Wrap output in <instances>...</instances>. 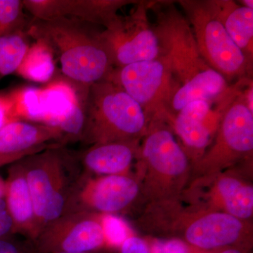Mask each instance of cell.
Wrapping results in <instances>:
<instances>
[{"instance_id":"obj_27","label":"cell","mask_w":253,"mask_h":253,"mask_svg":"<svg viewBox=\"0 0 253 253\" xmlns=\"http://www.w3.org/2000/svg\"><path fill=\"white\" fill-rule=\"evenodd\" d=\"M121 253H150V251L144 240L131 236L121 246Z\"/></svg>"},{"instance_id":"obj_10","label":"cell","mask_w":253,"mask_h":253,"mask_svg":"<svg viewBox=\"0 0 253 253\" xmlns=\"http://www.w3.org/2000/svg\"><path fill=\"white\" fill-rule=\"evenodd\" d=\"M36 241L39 253H89L106 244L101 221L81 212L46 226Z\"/></svg>"},{"instance_id":"obj_11","label":"cell","mask_w":253,"mask_h":253,"mask_svg":"<svg viewBox=\"0 0 253 253\" xmlns=\"http://www.w3.org/2000/svg\"><path fill=\"white\" fill-rule=\"evenodd\" d=\"M131 0H24L23 6L36 19L48 21L71 18L90 25L109 26L118 16V11Z\"/></svg>"},{"instance_id":"obj_2","label":"cell","mask_w":253,"mask_h":253,"mask_svg":"<svg viewBox=\"0 0 253 253\" xmlns=\"http://www.w3.org/2000/svg\"><path fill=\"white\" fill-rule=\"evenodd\" d=\"M90 24L71 18H33L27 35L41 42L59 58L61 71L86 89L106 79L113 69L112 61Z\"/></svg>"},{"instance_id":"obj_3","label":"cell","mask_w":253,"mask_h":253,"mask_svg":"<svg viewBox=\"0 0 253 253\" xmlns=\"http://www.w3.org/2000/svg\"><path fill=\"white\" fill-rule=\"evenodd\" d=\"M142 108L109 80L89 86L82 138L89 144L139 140L147 130Z\"/></svg>"},{"instance_id":"obj_8","label":"cell","mask_w":253,"mask_h":253,"mask_svg":"<svg viewBox=\"0 0 253 253\" xmlns=\"http://www.w3.org/2000/svg\"><path fill=\"white\" fill-rule=\"evenodd\" d=\"M242 91L221 118L211 144L194 163L199 175L212 177L235 163L252 157L253 113L246 106Z\"/></svg>"},{"instance_id":"obj_7","label":"cell","mask_w":253,"mask_h":253,"mask_svg":"<svg viewBox=\"0 0 253 253\" xmlns=\"http://www.w3.org/2000/svg\"><path fill=\"white\" fill-rule=\"evenodd\" d=\"M24 171L40 229L64 216L69 206L65 156L58 146L23 158Z\"/></svg>"},{"instance_id":"obj_32","label":"cell","mask_w":253,"mask_h":253,"mask_svg":"<svg viewBox=\"0 0 253 253\" xmlns=\"http://www.w3.org/2000/svg\"><path fill=\"white\" fill-rule=\"evenodd\" d=\"M91 253V252H89V253Z\"/></svg>"},{"instance_id":"obj_5","label":"cell","mask_w":253,"mask_h":253,"mask_svg":"<svg viewBox=\"0 0 253 253\" xmlns=\"http://www.w3.org/2000/svg\"><path fill=\"white\" fill-rule=\"evenodd\" d=\"M192 28L202 57L228 83L252 78L253 63L231 39L210 6L208 0L177 1Z\"/></svg>"},{"instance_id":"obj_28","label":"cell","mask_w":253,"mask_h":253,"mask_svg":"<svg viewBox=\"0 0 253 253\" xmlns=\"http://www.w3.org/2000/svg\"><path fill=\"white\" fill-rule=\"evenodd\" d=\"M12 101L7 97L0 96V129L9 121L10 113L12 111Z\"/></svg>"},{"instance_id":"obj_13","label":"cell","mask_w":253,"mask_h":253,"mask_svg":"<svg viewBox=\"0 0 253 253\" xmlns=\"http://www.w3.org/2000/svg\"><path fill=\"white\" fill-rule=\"evenodd\" d=\"M244 221L224 212H211L191 219L184 237L188 244L205 251L235 244L246 232Z\"/></svg>"},{"instance_id":"obj_9","label":"cell","mask_w":253,"mask_h":253,"mask_svg":"<svg viewBox=\"0 0 253 253\" xmlns=\"http://www.w3.org/2000/svg\"><path fill=\"white\" fill-rule=\"evenodd\" d=\"M156 1H138L127 16H120L99 32L114 68L160 57L157 36L149 12Z\"/></svg>"},{"instance_id":"obj_18","label":"cell","mask_w":253,"mask_h":253,"mask_svg":"<svg viewBox=\"0 0 253 253\" xmlns=\"http://www.w3.org/2000/svg\"><path fill=\"white\" fill-rule=\"evenodd\" d=\"M214 14L248 61H253V9L231 0H208Z\"/></svg>"},{"instance_id":"obj_23","label":"cell","mask_w":253,"mask_h":253,"mask_svg":"<svg viewBox=\"0 0 253 253\" xmlns=\"http://www.w3.org/2000/svg\"><path fill=\"white\" fill-rule=\"evenodd\" d=\"M85 124V102L80 104L77 100L71 102L68 109L56 118L51 126H56L61 134L76 136L81 134V137Z\"/></svg>"},{"instance_id":"obj_17","label":"cell","mask_w":253,"mask_h":253,"mask_svg":"<svg viewBox=\"0 0 253 253\" xmlns=\"http://www.w3.org/2000/svg\"><path fill=\"white\" fill-rule=\"evenodd\" d=\"M139 140L94 144L83 156L84 167L106 175L124 174L138 156Z\"/></svg>"},{"instance_id":"obj_31","label":"cell","mask_w":253,"mask_h":253,"mask_svg":"<svg viewBox=\"0 0 253 253\" xmlns=\"http://www.w3.org/2000/svg\"><path fill=\"white\" fill-rule=\"evenodd\" d=\"M221 253H243L241 251H239V249H228L225 250V251H223Z\"/></svg>"},{"instance_id":"obj_19","label":"cell","mask_w":253,"mask_h":253,"mask_svg":"<svg viewBox=\"0 0 253 253\" xmlns=\"http://www.w3.org/2000/svg\"><path fill=\"white\" fill-rule=\"evenodd\" d=\"M211 198L217 206L241 220L250 219L253 214V187L239 178L221 175L213 185Z\"/></svg>"},{"instance_id":"obj_16","label":"cell","mask_w":253,"mask_h":253,"mask_svg":"<svg viewBox=\"0 0 253 253\" xmlns=\"http://www.w3.org/2000/svg\"><path fill=\"white\" fill-rule=\"evenodd\" d=\"M4 199L14 221V231H24L36 239L41 234V229L35 214L27 180L20 163L10 172L6 182Z\"/></svg>"},{"instance_id":"obj_1","label":"cell","mask_w":253,"mask_h":253,"mask_svg":"<svg viewBox=\"0 0 253 253\" xmlns=\"http://www.w3.org/2000/svg\"><path fill=\"white\" fill-rule=\"evenodd\" d=\"M152 25L160 46V58L170 68L180 87L171 101L173 117L184 106L198 100L213 101L229 88V83L202 57L192 28L174 1H156Z\"/></svg>"},{"instance_id":"obj_29","label":"cell","mask_w":253,"mask_h":253,"mask_svg":"<svg viewBox=\"0 0 253 253\" xmlns=\"http://www.w3.org/2000/svg\"><path fill=\"white\" fill-rule=\"evenodd\" d=\"M6 192V183L0 177V199H4Z\"/></svg>"},{"instance_id":"obj_30","label":"cell","mask_w":253,"mask_h":253,"mask_svg":"<svg viewBox=\"0 0 253 253\" xmlns=\"http://www.w3.org/2000/svg\"><path fill=\"white\" fill-rule=\"evenodd\" d=\"M239 4L241 5V6L253 9V0H242V1H239Z\"/></svg>"},{"instance_id":"obj_20","label":"cell","mask_w":253,"mask_h":253,"mask_svg":"<svg viewBox=\"0 0 253 253\" xmlns=\"http://www.w3.org/2000/svg\"><path fill=\"white\" fill-rule=\"evenodd\" d=\"M25 31L0 38V78L16 72L26 57L29 46Z\"/></svg>"},{"instance_id":"obj_4","label":"cell","mask_w":253,"mask_h":253,"mask_svg":"<svg viewBox=\"0 0 253 253\" xmlns=\"http://www.w3.org/2000/svg\"><path fill=\"white\" fill-rule=\"evenodd\" d=\"M143 138L138 157L144 172L145 192L155 201H170L188 180L189 156L166 123H150Z\"/></svg>"},{"instance_id":"obj_26","label":"cell","mask_w":253,"mask_h":253,"mask_svg":"<svg viewBox=\"0 0 253 253\" xmlns=\"http://www.w3.org/2000/svg\"><path fill=\"white\" fill-rule=\"evenodd\" d=\"M36 249L7 237L0 239V253H36Z\"/></svg>"},{"instance_id":"obj_14","label":"cell","mask_w":253,"mask_h":253,"mask_svg":"<svg viewBox=\"0 0 253 253\" xmlns=\"http://www.w3.org/2000/svg\"><path fill=\"white\" fill-rule=\"evenodd\" d=\"M139 190L135 179L125 174H114L88 183L80 196L86 207L112 214L129 206L137 197Z\"/></svg>"},{"instance_id":"obj_12","label":"cell","mask_w":253,"mask_h":253,"mask_svg":"<svg viewBox=\"0 0 253 253\" xmlns=\"http://www.w3.org/2000/svg\"><path fill=\"white\" fill-rule=\"evenodd\" d=\"M62 137L54 126L11 121L0 129V167L55 147L50 141Z\"/></svg>"},{"instance_id":"obj_24","label":"cell","mask_w":253,"mask_h":253,"mask_svg":"<svg viewBox=\"0 0 253 253\" xmlns=\"http://www.w3.org/2000/svg\"><path fill=\"white\" fill-rule=\"evenodd\" d=\"M101 224L106 240V244L114 247H121L126 239L131 237L130 229L126 221L113 215L106 214L101 218Z\"/></svg>"},{"instance_id":"obj_6","label":"cell","mask_w":253,"mask_h":253,"mask_svg":"<svg viewBox=\"0 0 253 253\" xmlns=\"http://www.w3.org/2000/svg\"><path fill=\"white\" fill-rule=\"evenodd\" d=\"M106 79L126 91L142 108L148 123L170 125L171 101L180 87L167 63L161 58L113 68Z\"/></svg>"},{"instance_id":"obj_25","label":"cell","mask_w":253,"mask_h":253,"mask_svg":"<svg viewBox=\"0 0 253 253\" xmlns=\"http://www.w3.org/2000/svg\"><path fill=\"white\" fill-rule=\"evenodd\" d=\"M151 253H191V249L187 243L181 240H161L152 245Z\"/></svg>"},{"instance_id":"obj_15","label":"cell","mask_w":253,"mask_h":253,"mask_svg":"<svg viewBox=\"0 0 253 253\" xmlns=\"http://www.w3.org/2000/svg\"><path fill=\"white\" fill-rule=\"evenodd\" d=\"M212 104V101L205 100L193 101L174 115L169 125L194 163L204 155L214 138L206 125Z\"/></svg>"},{"instance_id":"obj_21","label":"cell","mask_w":253,"mask_h":253,"mask_svg":"<svg viewBox=\"0 0 253 253\" xmlns=\"http://www.w3.org/2000/svg\"><path fill=\"white\" fill-rule=\"evenodd\" d=\"M28 50L17 72L25 77L37 81H46L54 71L52 54L49 48L41 42Z\"/></svg>"},{"instance_id":"obj_22","label":"cell","mask_w":253,"mask_h":253,"mask_svg":"<svg viewBox=\"0 0 253 253\" xmlns=\"http://www.w3.org/2000/svg\"><path fill=\"white\" fill-rule=\"evenodd\" d=\"M23 1L0 0V38L27 27Z\"/></svg>"}]
</instances>
